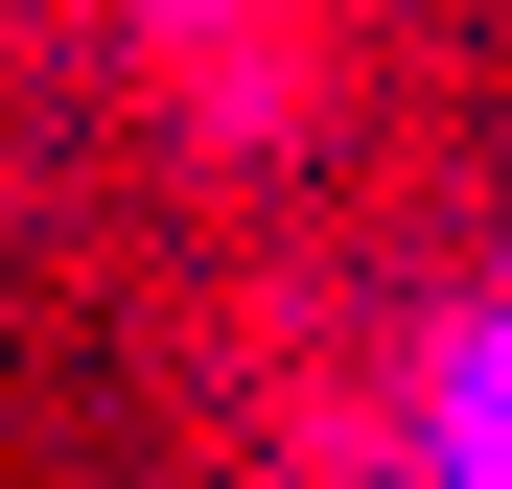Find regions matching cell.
Returning <instances> with one entry per match:
<instances>
[{
  "label": "cell",
  "instance_id": "cell-1",
  "mask_svg": "<svg viewBox=\"0 0 512 489\" xmlns=\"http://www.w3.org/2000/svg\"><path fill=\"white\" fill-rule=\"evenodd\" d=\"M443 466H466V489H512V303L466 326V373H443Z\"/></svg>",
  "mask_w": 512,
  "mask_h": 489
}]
</instances>
